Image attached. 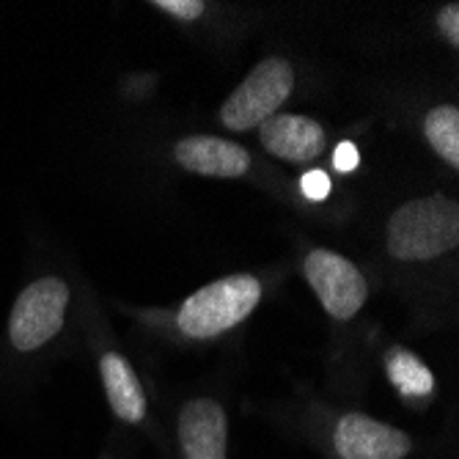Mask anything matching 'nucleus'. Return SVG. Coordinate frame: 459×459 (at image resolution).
Instances as JSON below:
<instances>
[{
    "label": "nucleus",
    "mask_w": 459,
    "mask_h": 459,
    "mask_svg": "<svg viewBox=\"0 0 459 459\" xmlns=\"http://www.w3.org/2000/svg\"><path fill=\"white\" fill-rule=\"evenodd\" d=\"M456 242L459 206L440 193L399 206L388 223V250L404 262L443 256Z\"/></svg>",
    "instance_id": "1"
},
{
    "label": "nucleus",
    "mask_w": 459,
    "mask_h": 459,
    "mask_svg": "<svg viewBox=\"0 0 459 459\" xmlns=\"http://www.w3.org/2000/svg\"><path fill=\"white\" fill-rule=\"evenodd\" d=\"M262 300V283L254 275H229L204 286L179 308V330L190 339H212L254 314Z\"/></svg>",
    "instance_id": "2"
},
{
    "label": "nucleus",
    "mask_w": 459,
    "mask_h": 459,
    "mask_svg": "<svg viewBox=\"0 0 459 459\" xmlns=\"http://www.w3.org/2000/svg\"><path fill=\"white\" fill-rule=\"evenodd\" d=\"M291 89H295V72H291V66L283 58H267L223 102L221 121L234 133L262 127L289 100Z\"/></svg>",
    "instance_id": "3"
},
{
    "label": "nucleus",
    "mask_w": 459,
    "mask_h": 459,
    "mask_svg": "<svg viewBox=\"0 0 459 459\" xmlns=\"http://www.w3.org/2000/svg\"><path fill=\"white\" fill-rule=\"evenodd\" d=\"M69 306V289L58 278H41L30 283L14 303L9 333L17 350L30 352L48 344L64 327V314Z\"/></svg>",
    "instance_id": "4"
},
{
    "label": "nucleus",
    "mask_w": 459,
    "mask_h": 459,
    "mask_svg": "<svg viewBox=\"0 0 459 459\" xmlns=\"http://www.w3.org/2000/svg\"><path fill=\"white\" fill-rule=\"evenodd\" d=\"M306 278L333 319H350L366 303V281L360 270L333 250H311L306 259Z\"/></svg>",
    "instance_id": "5"
},
{
    "label": "nucleus",
    "mask_w": 459,
    "mask_h": 459,
    "mask_svg": "<svg viewBox=\"0 0 459 459\" xmlns=\"http://www.w3.org/2000/svg\"><path fill=\"white\" fill-rule=\"evenodd\" d=\"M333 443L342 459H404L412 448L404 432L360 412L344 415Z\"/></svg>",
    "instance_id": "6"
},
{
    "label": "nucleus",
    "mask_w": 459,
    "mask_h": 459,
    "mask_svg": "<svg viewBox=\"0 0 459 459\" xmlns=\"http://www.w3.org/2000/svg\"><path fill=\"white\" fill-rule=\"evenodd\" d=\"M226 412L215 399H195L179 415V443L185 459H226Z\"/></svg>",
    "instance_id": "7"
},
{
    "label": "nucleus",
    "mask_w": 459,
    "mask_h": 459,
    "mask_svg": "<svg viewBox=\"0 0 459 459\" xmlns=\"http://www.w3.org/2000/svg\"><path fill=\"white\" fill-rule=\"evenodd\" d=\"M259 135L270 154L289 162H311L325 152V130L306 116H273L259 127Z\"/></svg>",
    "instance_id": "8"
},
{
    "label": "nucleus",
    "mask_w": 459,
    "mask_h": 459,
    "mask_svg": "<svg viewBox=\"0 0 459 459\" xmlns=\"http://www.w3.org/2000/svg\"><path fill=\"white\" fill-rule=\"evenodd\" d=\"M177 160L182 169L201 174V177H221L234 179L250 169V154L231 141L212 138V135H193L179 141Z\"/></svg>",
    "instance_id": "9"
},
{
    "label": "nucleus",
    "mask_w": 459,
    "mask_h": 459,
    "mask_svg": "<svg viewBox=\"0 0 459 459\" xmlns=\"http://www.w3.org/2000/svg\"><path fill=\"white\" fill-rule=\"evenodd\" d=\"M100 371H102V383H105V394H108V402L113 407V412L118 415L121 421L127 424H138L143 421L146 415V396H143V388L135 377L133 366L124 360L121 355L116 352H108L100 363Z\"/></svg>",
    "instance_id": "10"
},
{
    "label": "nucleus",
    "mask_w": 459,
    "mask_h": 459,
    "mask_svg": "<svg viewBox=\"0 0 459 459\" xmlns=\"http://www.w3.org/2000/svg\"><path fill=\"white\" fill-rule=\"evenodd\" d=\"M385 371L388 380L394 383V388L407 399V402H424L432 396L435 391V377L427 368V363L412 355L404 347H394L385 355Z\"/></svg>",
    "instance_id": "11"
},
{
    "label": "nucleus",
    "mask_w": 459,
    "mask_h": 459,
    "mask_svg": "<svg viewBox=\"0 0 459 459\" xmlns=\"http://www.w3.org/2000/svg\"><path fill=\"white\" fill-rule=\"evenodd\" d=\"M424 133L432 149L448 162L459 165V110L454 105H440L427 113Z\"/></svg>",
    "instance_id": "12"
},
{
    "label": "nucleus",
    "mask_w": 459,
    "mask_h": 459,
    "mask_svg": "<svg viewBox=\"0 0 459 459\" xmlns=\"http://www.w3.org/2000/svg\"><path fill=\"white\" fill-rule=\"evenodd\" d=\"M157 9L169 12L179 20H198L204 14V4L201 0H157Z\"/></svg>",
    "instance_id": "13"
},
{
    "label": "nucleus",
    "mask_w": 459,
    "mask_h": 459,
    "mask_svg": "<svg viewBox=\"0 0 459 459\" xmlns=\"http://www.w3.org/2000/svg\"><path fill=\"white\" fill-rule=\"evenodd\" d=\"M303 193L311 198V201H322V198H327V193H330V179H327V174L325 171H308L306 177H303Z\"/></svg>",
    "instance_id": "14"
},
{
    "label": "nucleus",
    "mask_w": 459,
    "mask_h": 459,
    "mask_svg": "<svg viewBox=\"0 0 459 459\" xmlns=\"http://www.w3.org/2000/svg\"><path fill=\"white\" fill-rule=\"evenodd\" d=\"M437 25H440V30L446 33V39L451 41V45H459V6L456 4H448L437 14Z\"/></svg>",
    "instance_id": "15"
},
{
    "label": "nucleus",
    "mask_w": 459,
    "mask_h": 459,
    "mask_svg": "<svg viewBox=\"0 0 459 459\" xmlns=\"http://www.w3.org/2000/svg\"><path fill=\"white\" fill-rule=\"evenodd\" d=\"M358 160H360V154H358L355 143H350V141L339 143V146H336V154H333V165H336V169L344 171V174L358 169Z\"/></svg>",
    "instance_id": "16"
}]
</instances>
